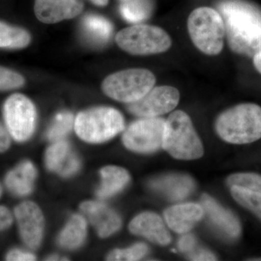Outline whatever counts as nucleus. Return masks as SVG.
<instances>
[{"label":"nucleus","mask_w":261,"mask_h":261,"mask_svg":"<svg viewBox=\"0 0 261 261\" xmlns=\"http://www.w3.org/2000/svg\"><path fill=\"white\" fill-rule=\"evenodd\" d=\"M187 29L196 48L207 56H218L223 50L226 36L222 16L209 7L196 8L187 20Z\"/></svg>","instance_id":"4"},{"label":"nucleus","mask_w":261,"mask_h":261,"mask_svg":"<svg viewBox=\"0 0 261 261\" xmlns=\"http://www.w3.org/2000/svg\"><path fill=\"white\" fill-rule=\"evenodd\" d=\"M59 256H58V255H53V256H50L49 257H48L47 260H60Z\"/></svg>","instance_id":"37"},{"label":"nucleus","mask_w":261,"mask_h":261,"mask_svg":"<svg viewBox=\"0 0 261 261\" xmlns=\"http://www.w3.org/2000/svg\"><path fill=\"white\" fill-rule=\"evenodd\" d=\"M180 93L171 86L153 87L137 102L129 103L128 111L140 118H155L171 112L178 106Z\"/></svg>","instance_id":"10"},{"label":"nucleus","mask_w":261,"mask_h":261,"mask_svg":"<svg viewBox=\"0 0 261 261\" xmlns=\"http://www.w3.org/2000/svg\"><path fill=\"white\" fill-rule=\"evenodd\" d=\"M203 207L199 204H180L168 207L164 211L166 224L171 229L178 233H185L203 217Z\"/></svg>","instance_id":"18"},{"label":"nucleus","mask_w":261,"mask_h":261,"mask_svg":"<svg viewBox=\"0 0 261 261\" xmlns=\"http://www.w3.org/2000/svg\"><path fill=\"white\" fill-rule=\"evenodd\" d=\"M129 231L162 246H166L171 242V235L162 219L154 213L145 212L136 216L130 221Z\"/></svg>","instance_id":"14"},{"label":"nucleus","mask_w":261,"mask_h":261,"mask_svg":"<svg viewBox=\"0 0 261 261\" xmlns=\"http://www.w3.org/2000/svg\"><path fill=\"white\" fill-rule=\"evenodd\" d=\"M37 170L30 161H23L10 171L5 178V185L10 192L18 196L32 192Z\"/></svg>","instance_id":"19"},{"label":"nucleus","mask_w":261,"mask_h":261,"mask_svg":"<svg viewBox=\"0 0 261 261\" xmlns=\"http://www.w3.org/2000/svg\"><path fill=\"white\" fill-rule=\"evenodd\" d=\"M148 252V247L145 243H137L129 248L113 250L108 255V260H139Z\"/></svg>","instance_id":"28"},{"label":"nucleus","mask_w":261,"mask_h":261,"mask_svg":"<svg viewBox=\"0 0 261 261\" xmlns=\"http://www.w3.org/2000/svg\"><path fill=\"white\" fill-rule=\"evenodd\" d=\"M25 84L23 75L14 70L0 65V91L18 89Z\"/></svg>","instance_id":"29"},{"label":"nucleus","mask_w":261,"mask_h":261,"mask_svg":"<svg viewBox=\"0 0 261 261\" xmlns=\"http://www.w3.org/2000/svg\"><path fill=\"white\" fill-rule=\"evenodd\" d=\"M31 40L30 34L25 29L0 21V48L23 49L30 44Z\"/></svg>","instance_id":"23"},{"label":"nucleus","mask_w":261,"mask_h":261,"mask_svg":"<svg viewBox=\"0 0 261 261\" xmlns=\"http://www.w3.org/2000/svg\"><path fill=\"white\" fill-rule=\"evenodd\" d=\"M230 192L233 198L240 205L250 211L261 221V193L243 188L232 186Z\"/></svg>","instance_id":"25"},{"label":"nucleus","mask_w":261,"mask_h":261,"mask_svg":"<svg viewBox=\"0 0 261 261\" xmlns=\"http://www.w3.org/2000/svg\"><path fill=\"white\" fill-rule=\"evenodd\" d=\"M155 82L150 70L130 68L108 75L103 81L102 89L111 99L129 104L142 99L153 88Z\"/></svg>","instance_id":"6"},{"label":"nucleus","mask_w":261,"mask_h":261,"mask_svg":"<svg viewBox=\"0 0 261 261\" xmlns=\"http://www.w3.org/2000/svg\"><path fill=\"white\" fill-rule=\"evenodd\" d=\"M93 4L99 7H105L108 5L109 0H90Z\"/></svg>","instance_id":"36"},{"label":"nucleus","mask_w":261,"mask_h":261,"mask_svg":"<svg viewBox=\"0 0 261 261\" xmlns=\"http://www.w3.org/2000/svg\"><path fill=\"white\" fill-rule=\"evenodd\" d=\"M87 222L83 216L73 215L60 233L58 243L68 250L80 247L87 237Z\"/></svg>","instance_id":"22"},{"label":"nucleus","mask_w":261,"mask_h":261,"mask_svg":"<svg viewBox=\"0 0 261 261\" xmlns=\"http://www.w3.org/2000/svg\"><path fill=\"white\" fill-rule=\"evenodd\" d=\"M201 204L204 212L216 228L229 238L237 239L240 237L242 231L241 224L231 211L226 210L207 195L202 196Z\"/></svg>","instance_id":"16"},{"label":"nucleus","mask_w":261,"mask_h":261,"mask_svg":"<svg viewBox=\"0 0 261 261\" xmlns=\"http://www.w3.org/2000/svg\"><path fill=\"white\" fill-rule=\"evenodd\" d=\"M162 148L178 160L190 161L203 155L202 142L187 113L176 111L168 116L165 123Z\"/></svg>","instance_id":"3"},{"label":"nucleus","mask_w":261,"mask_h":261,"mask_svg":"<svg viewBox=\"0 0 261 261\" xmlns=\"http://www.w3.org/2000/svg\"><path fill=\"white\" fill-rule=\"evenodd\" d=\"M151 0H126L122 2L121 13L129 23H140L149 18L152 13Z\"/></svg>","instance_id":"24"},{"label":"nucleus","mask_w":261,"mask_h":261,"mask_svg":"<svg viewBox=\"0 0 261 261\" xmlns=\"http://www.w3.org/2000/svg\"><path fill=\"white\" fill-rule=\"evenodd\" d=\"M166 120L142 118L127 128L122 140L127 149L138 153H151L162 148Z\"/></svg>","instance_id":"9"},{"label":"nucleus","mask_w":261,"mask_h":261,"mask_svg":"<svg viewBox=\"0 0 261 261\" xmlns=\"http://www.w3.org/2000/svg\"><path fill=\"white\" fill-rule=\"evenodd\" d=\"M74 128L82 140L101 143L111 140L124 130V118L115 108H93L79 113Z\"/></svg>","instance_id":"5"},{"label":"nucleus","mask_w":261,"mask_h":261,"mask_svg":"<svg viewBox=\"0 0 261 261\" xmlns=\"http://www.w3.org/2000/svg\"><path fill=\"white\" fill-rule=\"evenodd\" d=\"M196 239L193 235L185 234L179 239L178 242V247L181 252H190L195 250Z\"/></svg>","instance_id":"30"},{"label":"nucleus","mask_w":261,"mask_h":261,"mask_svg":"<svg viewBox=\"0 0 261 261\" xmlns=\"http://www.w3.org/2000/svg\"><path fill=\"white\" fill-rule=\"evenodd\" d=\"M227 185L230 187L237 186L261 193V175L255 173H233L228 176Z\"/></svg>","instance_id":"27"},{"label":"nucleus","mask_w":261,"mask_h":261,"mask_svg":"<svg viewBox=\"0 0 261 261\" xmlns=\"http://www.w3.org/2000/svg\"><path fill=\"white\" fill-rule=\"evenodd\" d=\"M15 216L24 244L36 250L42 243L44 232V216L37 204L25 201L15 208Z\"/></svg>","instance_id":"11"},{"label":"nucleus","mask_w":261,"mask_h":261,"mask_svg":"<svg viewBox=\"0 0 261 261\" xmlns=\"http://www.w3.org/2000/svg\"><path fill=\"white\" fill-rule=\"evenodd\" d=\"M35 255L31 252L23 251V250L14 249L8 252L7 255V260L11 261H31L35 260Z\"/></svg>","instance_id":"31"},{"label":"nucleus","mask_w":261,"mask_h":261,"mask_svg":"<svg viewBox=\"0 0 261 261\" xmlns=\"http://www.w3.org/2000/svg\"><path fill=\"white\" fill-rule=\"evenodd\" d=\"M102 184L97 190L99 198H108L121 192L130 180L128 171L118 166H106L100 171Z\"/></svg>","instance_id":"20"},{"label":"nucleus","mask_w":261,"mask_h":261,"mask_svg":"<svg viewBox=\"0 0 261 261\" xmlns=\"http://www.w3.org/2000/svg\"><path fill=\"white\" fill-rule=\"evenodd\" d=\"M252 260H261V259H252Z\"/></svg>","instance_id":"39"},{"label":"nucleus","mask_w":261,"mask_h":261,"mask_svg":"<svg viewBox=\"0 0 261 261\" xmlns=\"http://www.w3.org/2000/svg\"><path fill=\"white\" fill-rule=\"evenodd\" d=\"M13 218L8 207L0 206V231L9 228L13 224Z\"/></svg>","instance_id":"32"},{"label":"nucleus","mask_w":261,"mask_h":261,"mask_svg":"<svg viewBox=\"0 0 261 261\" xmlns=\"http://www.w3.org/2000/svg\"><path fill=\"white\" fill-rule=\"evenodd\" d=\"M2 193H3V187H2L1 185H0V197H1Z\"/></svg>","instance_id":"38"},{"label":"nucleus","mask_w":261,"mask_h":261,"mask_svg":"<svg viewBox=\"0 0 261 261\" xmlns=\"http://www.w3.org/2000/svg\"><path fill=\"white\" fill-rule=\"evenodd\" d=\"M121 2L126 1V0H121Z\"/></svg>","instance_id":"40"},{"label":"nucleus","mask_w":261,"mask_h":261,"mask_svg":"<svg viewBox=\"0 0 261 261\" xmlns=\"http://www.w3.org/2000/svg\"><path fill=\"white\" fill-rule=\"evenodd\" d=\"M10 142L9 132L0 123V153L9 149Z\"/></svg>","instance_id":"34"},{"label":"nucleus","mask_w":261,"mask_h":261,"mask_svg":"<svg viewBox=\"0 0 261 261\" xmlns=\"http://www.w3.org/2000/svg\"><path fill=\"white\" fill-rule=\"evenodd\" d=\"M231 50L253 57L261 49V13L240 1H227L219 8Z\"/></svg>","instance_id":"1"},{"label":"nucleus","mask_w":261,"mask_h":261,"mask_svg":"<svg viewBox=\"0 0 261 261\" xmlns=\"http://www.w3.org/2000/svg\"><path fill=\"white\" fill-rule=\"evenodd\" d=\"M190 260H216V256L212 253V252L207 251V250L200 249L198 250H193L190 252Z\"/></svg>","instance_id":"33"},{"label":"nucleus","mask_w":261,"mask_h":261,"mask_svg":"<svg viewBox=\"0 0 261 261\" xmlns=\"http://www.w3.org/2000/svg\"><path fill=\"white\" fill-rule=\"evenodd\" d=\"M73 123L74 119L73 114L69 111H61L58 113L47 130L48 140L53 142L63 140L70 133Z\"/></svg>","instance_id":"26"},{"label":"nucleus","mask_w":261,"mask_h":261,"mask_svg":"<svg viewBox=\"0 0 261 261\" xmlns=\"http://www.w3.org/2000/svg\"><path fill=\"white\" fill-rule=\"evenodd\" d=\"M82 30L89 42L94 45H103L112 36L113 25L100 15H89L82 20Z\"/></svg>","instance_id":"21"},{"label":"nucleus","mask_w":261,"mask_h":261,"mask_svg":"<svg viewBox=\"0 0 261 261\" xmlns=\"http://www.w3.org/2000/svg\"><path fill=\"white\" fill-rule=\"evenodd\" d=\"M5 124L10 135L17 142H25L35 129L37 111L28 97L14 94L5 101L3 108Z\"/></svg>","instance_id":"8"},{"label":"nucleus","mask_w":261,"mask_h":261,"mask_svg":"<svg viewBox=\"0 0 261 261\" xmlns=\"http://www.w3.org/2000/svg\"><path fill=\"white\" fill-rule=\"evenodd\" d=\"M84 6L83 0H35L34 13L42 23L53 24L78 16Z\"/></svg>","instance_id":"12"},{"label":"nucleus","mask_w":261,"mask_h":261,"mask_svg":"<svg viewBox=\"0 0 261 261\" xmlns=\"http://www.w3.org/2000/svg\"><path fill=\"white\" fill-rule=\"evenodd\" d=\"M80 209L100 238H108L121 227V219L118 214L102 202L87 201L81 205Z\"/></svg>","instance_id":"13"},{"label":"nucleus","mask_w":261,"mask_h":261,"mask_svg":"<svg viewBox=\"0 0 261 261\" xmlns=\"http://www.w3.org/2000/svg\"><path fill=\"white\" fill-rule=\"evenodd\" d=\"M216 133L226 142L234 145L252 143L261 139V107L243 103L228 108L216 119Z\"/></svg>","instance_id":"2"},{"label":"nucleus","mask_w":261,"mask_h":261,"mask_svg":"<svg viewBox=\"0 0 261 261\" xmlns=\"http://www.w3.org/2000/svg\"><path fill=\"white\" fill-rule=\"evenodd\" d=\"M152 190L171 201H179L189 197L195 189L194 180L184 174L165 175L149 182Z\"/></svg>","instance_id":"17"},{"label":"nucleus","mask_w":261,"mask_h":261,"mask_svg":"<svg viewBox=\"0 0 261 261\" xmlns=\"http://www.w3.org/2000/svg\"><path fill=\"white\" fill-rule=\"evenodd\" d=\"M116 42L122 50L134 56L161 54L172 45V39L166 31L144 24L122 29L116 34Z\"/></svg>","instance_id":"7"},{"label":"nucleus","mask_w":261,"mask_h":261,"mask_svg":"<svg viewBox=\"0 0 261 261\" xmlns=\"http://www.w3.org/2000/svg\"><path fill=\"white\" fill-rule=\"evenodd\" d=\"M252 58H253V63L255 68H256L259 73H261V49H259Z\"/></svg>","instance_id":"35"},{"label":"nucleus","mask_w":261,"mask_h":261,"mask_svg":"<svg viewBox=\"0 0 261 261\" xmlns=\"http://www.w3.org/2000/svg\"><path fill=\"white\" fill-rule=\"evenodd\" d=\"M46 166L48 169L68 177L75 174L80 168V161L68 142H55L46 152Z\"/></svg>","instance_id":"15"}]
</instances>
